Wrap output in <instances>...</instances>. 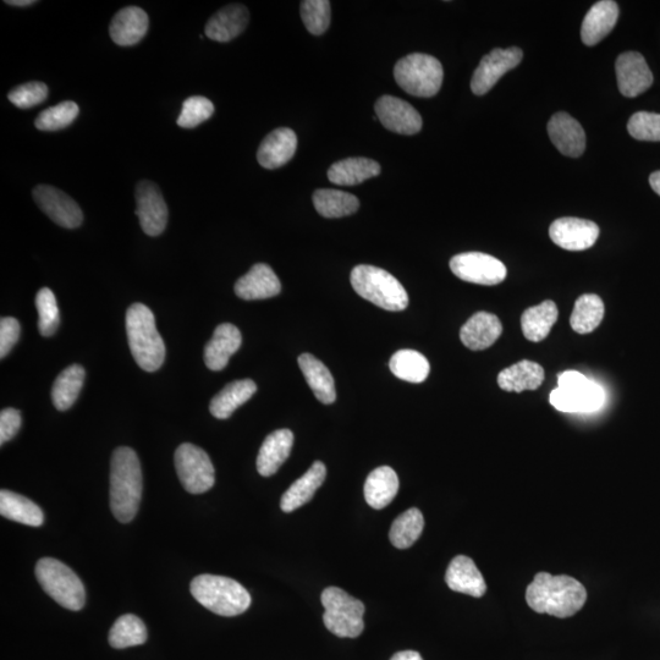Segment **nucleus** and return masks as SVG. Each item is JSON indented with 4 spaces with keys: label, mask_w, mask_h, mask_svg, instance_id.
Masks as SVG:
<instances>
[{
    "label": "nucleus",
    "mask_w": 660,
    "mask_h": 660,
    "mask_svg": "<svg viewBox=\"0 0 660 660\" xmlns=\"http://www.w3.org/2000/svg\"><path fill=\"white\" fill-rule=\"evenodd\" d=\"M587 601L585 586L574 577L538 572L527 586L526 602L538 614L565 619L579 613Z\"/></svg>",
    "instance_id": "f257e3e1"
},
{
    "label": "nucleus",
    "mask_w": 660,
    "mask_h": 660,
    "mask_svg": "<svg viewBox=\"0 0 660 660\" xmlns=\"http://www.w3.org/2000/svg\"><path fill=\"white\" fill-rule=\"evenodd\" d=\"M22 423L21 412L9 407L0 414V444L4 445L13 439L20 431Z\"/></svg>",
    "instance_id": "8fccbe9b"
},
{
    "label": "nucleus",
    "mask_w": 660,
    "mask_h": 660,
    "mask_svg": "<svg viewBox=\"0 0 660 660\" xmlns=\"http://www.w3.org/2000/svg\"><path fill=\"white\" fill-rule=\"evenodd\" d=\"M213 113V103L206 97L194 96L187 98L183 104V109H181L178 125L184 129L196 128V126L211 118Z\"/></svg>",
    "instance_id": "a18cd8bd"
},
{
    "label": "nucleus",
    "mask_w": 660,
    "mask_h": 660,
    "mask_svg": "<svg viewBox=\"0 0 660 660\" xmlns=\"http://www.w3.org/2000/svg\"><path fill=\"white\" fill-rule=\"evenodd\" d=\"M85 368L73 365L65 368L55 379L52 389L53 404L59 411L69 410L79 398L85 383Z\"/></svg>",
    "instance_id": "c9c22d12"
},
{
    "label": "nucleus",
    "mask_w": 660,
    "mask_h": 660,
    "mask_svg": "<svg viewBox=\"0 0 660 660\" xmlns=\"http://www.w3.org/2000/svg\"><path fill=\"white\" fill-rule=\"evenodd\" d=\"M48 97V87L43 82H27V84L15 87L9 92L8 98L14 106L21 109H29L42 102Z\"/></svg>",
    "instance_id": "de8ad7c7"
},
{
    "label": "nucleus",
    "mask_w": 660,
    "mask_h": 660,
    "mask_svg": "<svg viewBox=\"0 0 660 660\" xmlns=\"http://www.w3.org/2000/svg\"><path fill=\"white\" fill-rule=\"evenodd\" d=\"M301 18L308 32L323 35L330 25V3L327 0H305L301 3Z\"/></svg>",
    "instance_id": "c03bdc74"
},
{
    "label": "nucleus",
    "mask_w": 660,
    "mask_h": 660,
    "mask_svg": "<svg viewBox=\"0 0 660 660\" xmlns=\"http://www.w3.org/2000/svg\"><path fill=\"white\" fill-rule=\"evenodd\" d=\"M282 291V284L268 264L257 263L235 284V294L242 300H264Z\"/></svg>",
    "instance_id": "a211bd4d"
},
{
    "label": "nucleus",
    "mask_w": 660,
    "mask_h": 660,
    "mask_svg": "<svg viewBox=\"0 0 660 660\" xmlns=\"http://www.w3.org/2000/svg\"><path fill=\"white\" fill-rule=\"evenodd\" d=\"M558 388L571 393L583 394L588 392L594 382L576 371H566L559 374Z\"/></svg>",
    "instance_id": "3c124183"
},
{
    "label": "nucleus",
    "mask_w": 660,
    "mask_h": 660,
    "mask_svg": "<svg viewBox=\"0 0 660 660\" xmlns=\"http://www.w3.org/2000/svg\"><path fill=\"white\" fill-rule=\"evenodd\" d=\"M616 79L621 95L629 98L640 96L653 84L651 69L638 52H626L619 55L615 63Z\"/></svg>",
    "instance_id": "2eb2a0df"
},
{
    "label": "nucleus",
    "mask_w": 660,
    "mask_h": 660,
    "mask_svg": "<svg viewBox=\"0 0 660 660\" xmlns=\"http://www.w3.org/2000/svg\"><path fill=\"white\" fill-rule=\"evenodd\" d=\"M503 333L500 319L488 312H478L460 330V339L467 349L478 351L491 348Z\"/></svg>",
    "instance_id": "5701e85b"
},
{
    "label": "nucleus",
    "mask_w": 660,
    "mask_h": 660,
    "mask_svg": "<svg viewBox=\"0 0 660 660\" xmlns=\"http://www.w3.org/2000/svg\"><path fill=\"white\" fill-rule=\"evenodd\" d=\"M390 371L401 381L409 383L425 382L431 366L425 356L415 350H400L389 362Z\"/></svg>",
    "instance_id": "4c0bfd02"
},
{
    "label": "nucleus",
    "mask_w": 660,
    "mask_h": 660,
    "mask_svg": "<svg viewBox=\"0 0 660 660\" xmlns=\"http://www.w3.org/2000/svg\"><path fill=\"white\" fill-rule=\"evenodd\" d=\"M8 5H13V7H30V5L36 4L33 0H7Z\"/></svg>",
    "instance_id": "5fc2aeb1"
},
{
    "label": "nucleus",
    "mask_w": 660,
    "mask_h": 660,
    "mask_svg": "<svg viewBox=\"0 0 660 660\" xmlns=\"http://www.w3.org/2000/svg\"><path fill=\"white\" fill-rule=\"evenodd\" d=\"M299 366L317 400L322 404H333L337 399V390L332 373L323 362L311 354H304L299 357Z\"/></svg>",
    "instance_id": "c756f323"
},
{
    "label": "nucleus",
    "mask_w": 660,
    "mask_h": 660,
    "mask_svg": "<svg viewBox=\"0 0 660 660\" xmlns=\"http://www.w3.org/2000/svg\"><path fill=\"white\" fill-rule=\"evenodd\" d=\"M327 477L326 465L321 461L313 462L304 476L291 484L288 491L283 495L280 508L284 513H293L313 498V495L321 488Z\"/></svg>",
    "instance_id": "bb28decb"
},
{
    "label": "nucleus",
    "mask_w": 660,
    "mask_h": 660,
    "mask_svg": "<svg viewBox=\"0 0 660 660\" xmlns=\"http://www.w3.org/2000/svg\"><path fill=\"white\" fill-rule=\"evenodd\" d=\"M381 174V165L368 158H348L334 163L328 178L335 185L354 186Z\"/></svg>",
    "instance_id": "2f4dec72"
},
{
    "label": "nucleus",
    "mask_w": 660,
    "mask_h": 660,
    "mask_svg": "<svg viewBox=\"0 0 660 660\" xmlns=\"http://www.w3.org/2000/svg\"><path fill=\"white\" fill-rule=\"evenodd\" d=\"M399 492V477L389 466H381L368 475L365 499L371 508L382 510L393 502Z\"/></svg>",
    "instance_id": "cd10ccee"
},
{
    "label": "nucleus",
    "mask_w": 660,
    "mask_h": 660,
    "mask_svg": "<svg viewBox=\"0 0 660 660\" xmlns=\"http://www.w3.org/2000/svg\"><path fill=\"white\" fill-rule=\"evenodd\" d=\"M256 392L257 385L251 379H241V381L229 383L227 387L214 396L211 405H209V411L218 420H227L238 407L247 403Z\"/></svg>",
    "instance_id": "7c9ffc66"
},
{
    "label": "nucleus",
    "mask_w": 660,
    "mask_h": 660,
    "mask_svg": "<svg viewBox=\"0 0 660 660\" xmlns=\"http://www.w3.org/2000/svg\"><path fill=\"white\" fill-rule=\"evenodd\" d=\"M350 280L357 294L383 310L404 311L409 306L404 286L382 268L362 264L352 269Z\"/></svg>",
    "instance_id": "39448f33"
},
{
    "label": "nucleus",
    "mask_w": 660,
    "mask_h": 660,
    "mask_svg": "<svg viewBox=\"0 0 660 660\" xmlns=\"http://www.w3.org/2000/svg\"><path fill=\"white\" fill-rule=\"evenodd\" d=\"M558 307L547 300L541 305L527 308L521 317L522 332L527 340L537 343L548 337L550 329L558 321Z\"/></svg>",
    "instance_id": "f704fd0d"
},
{
    "label": "nucleus",
    "mask_w": 660,
    "mask_h": 660,
    "mask_svg": "<svg viewBox=\"0 0 660 660\" xmlns=\"http://www.w3.org/2000/svg\"><path fill=\"white\" fill-rule=\"evenodd\" d=\"M544 382V370L536 362L524 360L505 368L498 376L499 387L505 392L521 393L536 390Z\"/></svg>",
    "instance_id": "c85d7f7f"
},
{
    "label": "nucleus",
    "mask_w": 660,
    "mask_h": 660,
    "mask_svg": "<svg viewBox=\"0 0 660 660\" xmlns=\"http://www.w3.org/2000/svg\"><path fill=\"white\" fill-rule=\"evenodd\" d=\"M450 269L464 282L480 285H498L508 274L503 262L482 252L460 253L451 258Z\"/></svg>",
    "instance_id": "9d476101"
},
{
    "label": "nucleus",
    "mask_w": 660,
    "mask_h": 660,
    "mask_svg": "<svg viewBox=\"0 0 660 660\" xmlns=\"http://www.w3.org/2000/svg\"><path fill=\"white\" fill-rule=\"evenodd\" d=\"M0 514L5 519L32 527L41 526L44 521L40 506L24 497V495L5 491V489L0 492Z\"/></svg>",
    "instance_id": "72a5a7b5"
},
{
    "label": "nucleus",
    "mask_w": 660,
    "mask_h": 660,
    "mask_svg": "<svg viewBox=\"0 0 660 660\" xmlns=\"http://www.w3.org/2000/svg\"><path fill=\"white\" fill-rule=\"evenodd\" d=\"M175 467L178 477L187 492L202 494L216 482V472L205 450L194 444H181L175 451Z\"/></svg>",
    "instance_id": "1a4fd4ad"
},
{
    "label": "nucleus",
    "mask_w": 660,
    "mask_h": 660,
    "mask_svg": "<svg viewBox=\"0 0 660 660\" xmlns=\"http://www.w3.org/2000/svg\"><path fill=\"white\" fill-rule=\"evenodd\" d=\"M147 641L145 624L136 615L126 614L115 621L109 632L110 646L124 649L143 645Z\"/></svg>",
    "instance_id": "ea45409f"
},
{
    "label": "nucleus",
    "mask_w": 660,
    "mask_h": 660,
    "mask_svg": "<svg viewBox=\"0 0 660 660\" xmlns=\"http://www.w3.org/2000/svg\"><path fill=\"white\" fill-rule=\"evenodd\" d=\"M649 184H651L653 191L660 196V170L649 176Z\"/></svg>",
    "instance_id": "864d4df0"
},
{
    "label": "nucleus",
    "mask_w": 660,
    "mask_h": 660,
    "mask_svg": "<svg viewBox=\"0 0 660 660\" xmlns=\"http://www.w3.org/2000/svg\"><path fill=\"white\" fill-rule=\"evenodd\" d=\"M313 205L324 218H343L354 214L360 207V201L348 192L322 189L313 195Z\"/></svg>",
    "instance_id": "e433bc0d"
},
{
    "label": "nucleus",
    "mask_w": 660,
    "mask_h": 660,
    "mask_svg": "<svg viewBox=\"0 0 660 660\" xmlns=\"http://www.w3.org/2000/svg\"><path fill=\"white\" fill-rule=\"evenodd\" d=\"M136 216L147 235H161L167 228V203L159 187L152 181L142 180L136 186Z\"/></svg>",
    "instance_id": "ddd939ff"
},
{
    "label": "nucleus",
    "mask_w": 660,
    "mask_h": 660,
    "mask_svg": "<svg viewBox=\"0 0 660 660\" xmlns=\"http://www.w3.org/2000/svg\"><path fill=\"white\" fill-rule=\"evenodd\" d=\"M376 113L385 129L400 135H415L422 129L420 113L398 97L383 96L376 103Z\"/></svg>",
    "instance_id": "dca6fc26"
},
{
    "label": "nucleus",
    "mask_w": 660,
    "mask_h": 660,
    "mask_svg": "<svg viewBox=\"0 0 660 660\" xmlns=\"http://www.w3.org/2000/svg\"><path fill=\"white\" fill-rule=\"evenodd\" d=\"M294 434L290 429H278L264 440L257 458V471L263 477H271L288 460L293 449Z\"/></svg>",
    "instance_id": "a878e982"
},
{
    "label": "nucleus",
    "mask_w": 660,
    "mask_h": 660,
    "mask_svg": "<svg viewBox=\"0 0 660 660\" xmlns=\"http://www.w3.org/2000/svg\"><path fill=\"white\" fill-rule=\"evenodd\" d=\"M627 130L638 141L660 142V114L635 113L627 123Z\"/></svg>",
    "instance_id": "49530a36"
},
{
    "label": "nucleus",
    "mask_w": 660,
    "mask_h": 660,
    "mask_svg": "<svg viewBox=\"0 0 660 660\" xmlns=\"http://www.w3.org/2000/svg\"><path fill=\"white\" fill-rule=\"evenodd\" d=\"M548 134L553 145L571 158L582 156L586 148V134L581 124L568 113L554 114L548 123Z\"/></svg>",
    "instance_id": "f3484780"
},
{
    "label": "nucleus",
    "mask_w": 660,
    "mask_h": 660,
    "mask_svg": "<svg viewBox=\"0 0 660 660\" xmlns=\"http://www.w3.org/2000/svg\"><path fill=\"white\" fill-rule=\"evenodd\" d=\"M550 404L555 409L561 412H568V414H576V412H593L604 404L605 394L602 387L597 383H593L588 392L583 394L571 393L564 389H554L550 394Z\"/></svg>",
    "instance_id": "473e14b6"
},
{
    "label": "nucleus",
    "mask_w": 660,
    "mask_h": 660,
    "mask_svg": "<svg viewBox=\"0 0 660 660\" xmlns=\"http://www.w3.org/2000/svg\"><path fill=\"white\" fill-rule=\"evenodd\" d=\"M21 327L18 319L5 317L0 321V357L4 359L18 343Z\"/></svg>",
    "instance_id": "09e8293b"
},
{
    "label": "nucleus",
    "mask_w": 660,
    "mask_h": 660,
    "mask_svg": "<svg viewBox=\"0 0 660 660\" xmlns=\"http://www.w3.org/2000/svg\"><path fill=\"white\" fill-rule=\"evenodd\" d=\"M390 660H423L421 654L415 651H403L395 653Z\"/></svg>",
    "instance_id": "603ef678"
},
{
    "label": "nucleus",
    "mask_w": 660,
    "mask_h": 660,
    "mask_svg": "<svg viewBox=\"0 0 660 660\" xmlns=\"http://www.w3.org/2000/svg\"><path fill=\"white\" fill-rule=\"evenodd\" d=\"M425 519L420 510L412 508L404 514L396 517L390 528L389 538L393 546L399 549H407L421 537Z\"/></svg>",
    "instance_id": "a19ab883"
},
{
    "label": "nucleus",
    "mask_w": 660,
    "mask_h": 660,
    "mask_svg": "<svg viewBox=\"0 0 660 660\" xmlns=\"http://www.w3.org/2000/svg\"><path fill=\"white\" fill-rule=\"evenodd\" d=\"M249 21L250 13L244 5H227L208 20L205 29L206 35L212 41L230 42L244 32Z\"/></svg>",
    "instance_id": "b1692460"
},
{
    "label": "nucleus",
    "mask_w": 660,
    "mask_h": 660,
    "mask_svg": "<svg viewBox=\"0 0 660 660\" xmlns=\"http://www.w3.org/2000/svg\"><path fill=\"white\" fill-rule=\"evenodd\" d=\"M80 109L75 102L66 101L43 110L35 120V125L41 131H59L74 123Z\"/></svg>",
    "instance_id": "79ce46f5"
},
{
    "label": "nucleus",
    "mask_w": 660,
    "mask_h": 660,
    "mask_svg": "<svg viewBox=\"0 0 660 660\" xmlns=\"http://www.w3.org/2000/svg\"><path fill=\"white\" fill-rule=\"evenodd\" d=\"M322 604L326 613L323 615L324 625L333 635L341 638L359 637L365 623V605L359 599L338 587H329L322 593Z\"/></svg>",
    "instance_id": "6e6552de"
},
{
    "label": "nucleus",
    "mask_w": 660,
    "mask_h": 660,
    "mask_svg": "<svg viewBox=\"0 0 660 660\" xmlns=\"http://www.w3.org/2000/svg\"><path fill=\"white\" fill-rule=\"evenodd\" d=\"M550 239L561 249L585 251L596 244L599 227L591 220L580 218H560L549 228Z\"/></svg>",
    "instance_id": "4468645a"
},
{
    "label": "nucleus",
    "mask_w": 660,
    "mask_h": 660,
    "mask_svg": "<svg viewBox=\"0 0 660 660\" xmlns=\"http://www.w3.org/2000/svg\"><path fill=\"white\" fill-rule=\"evenodd\" d=\"M125 324L130 351L137 365L146 372L158 371L164 363L165 345L153 312L143 304L131 305Z\"/></svg>",
    "instance_id": "7ed1b4c3"
},
{
    "label": "nucleus",
    "mask_w": 660,
    "mask_h": 660,
    "mask_svg": "<svg viewBox=\"0 0 660 660\" xmlns=\"http://www.w3.org/2000/svg\"><path fill=\"white\" fill-rule=\"evenodd\" d=\"M36 307L38 312V329L43 337H52L57 332L60 324L59 307L53 291L42 288L36 296Z\"/></svg>",
    "instance_id": "37998d69"
},
{
    "label": "nucleus",
    "mask_w": 660,
    "mask_h": 660,
    "mask_svg": "<svg viewBox=\"0 0 660 660\" xmlns=\"http://www.w3.org/2000/svg\"><path fill=\"white\" fill-rule=\"evenodd\" d=\"M242 337L234 324H220L203 352L206 366L212 371H222L228 366L230 357L240 349Z\"/></svg>",
    "instance_id": "412c9836"
},
{
    "label": "nucleus",
    "mask_w": 660,
    "mask_h": 660,
    "mask_svg": "<svg viewBox=\"0 0 660 660\" xmlns=\"http://www.w3.org/2000/svg\"><path fill=\"white\" fill-rule=\"evenodd\" d=\"M394 76L398 85L410 95L428 98L436 96L442 87L444 71L437 58L414 53L396 63Z\"/></svg>",
    "instance_id": "0eeeda50"
},
{
    "label": "nucleus",
    "mask_w": 660,
    "mask_h": 660,
    "mask_svg": "<svg viewBox=\"0 0 660 660\" xmlns=\"http://www.w3.org/2000/svg\"><path fill=\"white\" fill-rule=\"evenodd\" d=\"M150 20L145 10L126 7L118 11L109 26V35L115 44L131 47L146 36Z\"/></svg>",
    "instance_id": "6ab92c4d"
},
{
    "label": "nucleus",
    "mask_w": 660,
    "mask_h": 660,
    "mask_svg": "<svg viewBox=\"0 0 660 660\" xmlns=\"http://www.w3.org/2000/svg\"><path fill=\"white\" fill-rule=\"evenodd\" d=\"M32 195L41 211L60 227L75 229L84 222V213L80 206L57 187L38 185L33 189Z\"/></svg>",
    "instance_id": "f8f14e48"
},
{
    "label": "nucleus",
    "mask_w": 660,
    "mask_h": 660,
    "mask_svg": "<svg viewBox=\"0 0 660 660\" xmlns=\"http://www.w3.org/2000/svg\"><path fill=\"white\" fill-rule=\"evenodd\" d=\"M445 582L451 591L467 594V596L481 598L487 591L481 571L475 561L465 555H458L448 566Z\"/></svg>",
    "instance_id": "aec40b11"
},
{
    "label": "nucleus",
    "mask_w": 660,
    "mask_h": 660,
    "mask_svg": "<svg viewBox=\"0 0 660 660\" xmlns=\"http://www.w3.org/2000/svg\"><path fill=\"white\" fill-rule=\"evenodd\" d=\"M142 497V471L134 450L120 447L110 464V509L117 520L128 524L135 519Z\"/></svg>",
    "instance_id": "f03ea898"
},
{
    "label": "nucleus",
    "mask_w": 660,
    "mask_h": 660,
    "mask_svg": "<svg viewBox=\"0 0 660 660\" xmlns=\"http://www.w3.org/2000/svg\"><path fill=\"white\" fill-rule=\"evenodd\" d=\"M618 19L619 7L613 0H601L592 5L582 22V42L586 46H596L613 31Z\"/></svg>",
    "instance_id": "4be33fe9"
},
{
    "label": "nucleus",
    "mask_w": 660,
    "mask_h": 660,
    "mask_svg": "<svg viewBox=\"0 0 660 660\" xmlns=\"http://www.w3.org/2000/svg\"><path fill=\"white\" fill-rule=\"evenodd\" d=\"M524 58L520 48H495L484 55L471 80V90L477 96L486 95L508 71L516 68Z\"/></svg>",
    "instance_id": "9b49d317"
},
{
    "label": "nucleus",
    "mask_w": 660,
    "mask_h": 660,
    "mask_svg": "<svg viewBox=\"0 0 660 660\" xmlns=\"http://www.w3.org/2000/svg\"><path fill=\"white\" fill-rule=\"evenodd\" d=\"M36 577L43 591L63 608L77 612L85 607L84 583L62 561L41 559L36 565Z\"/></svg>",
    "instance_id": "423d86ee"
},
{
    "label": "nucleus",
    "mask_w": 660,
    "mask_h": 660,
    "mask_svg": "<svg viewBox=\"0 0 660 660\" xmlns=\"http://www.w3.org/2000/svg\"><path fill=\"white\" fill-rule=\"evenodd\" d=\"M190 591L198 603L220 616L245 613L252 601L244 586L225 576H197L191 582Z\"/></svg>",
    "instance_id": "20e7f679"
},
{
    "label": "nucleus",
    "mask_w": 660,
    "mask_h": 660,
    "mask_svg": "<svg viewBox=\"0 0 660 660\" xmlns=\"http://www.w3.org/2000/svg\"><path fill=\"white\" fill-rule=\"evenodd\" d=\"M604 304L598 295L586 294L576 301L570 318L572 329L579 334L592 333L599 327L604 317Z\"/></svg>",
    "instance_id": "58836bf2"
},
{
    "label": "nucleus",
    "mask_w": 660,
    "mask_h": 660,
    "mask_svg": "<svg viewBox=\"0 0 660 660\" xmlns=\"http://www.w3.org/2000/svg\"><path fill=\"white\" fill-rule=\"evenodd\" d=\"M297 137L293 130L280 128L266 136L258 148V163L266 169H278L294 157Z\"/></svg>",
    "instance_id": "393cba45"
}]
</instances>
